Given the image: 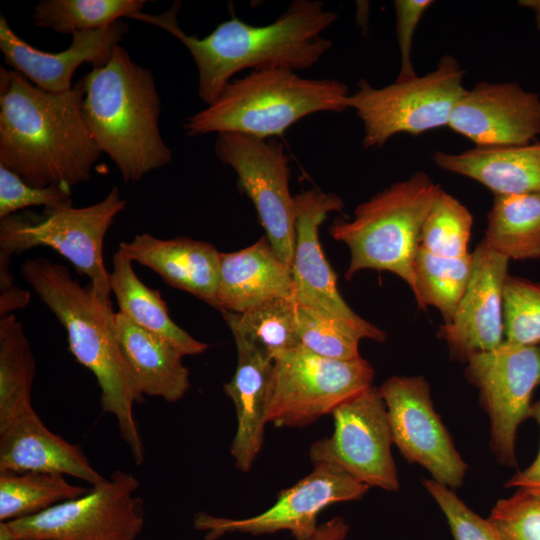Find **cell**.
Instances as JSON below:
<instances>
[{"instance_id":"1","label":"cell","mask_w":540,"mask_h":540,"mask_svg":"<svg viewBox=\"0 0 540 540\" xmlns=\"http://www.w3.org/2000/svg\"><path fill=\"white\" fill-rule=\"evenodd\" d=\"M82 78L62 93L45 91L0 67V166L33 187H72L90 179L99 150L83 113Z\"/></svg>"},{"instance_id":"2","label":"cell","mask_w":540,"mask_h":540,"mask_svg":"<svg viewBox=\"0 0 540 540\" xmlns=\"http://www.w3.org/2000/svg\"><path fill=\"white\" fill-rule=\"evenodd\" d=\"M181 1L161 14L138 12L129 18L162 28L191 53L198 71V96L216 101L231 77L247 68L305 70L319 62L332 47L321 36L338 15L318 0H294L272 23L255 26L232 18L203 38L188 35L178 24Z\"/></svg>"},{"instance_id":"3","label":"cell","mask_w":540,"mask_h":540,"mask_svg":"<svg viewBox=\"0 0 540 540\" xmlns=\"http://www.w3.org/2000/svg\"><path fill=\"white\" fill-rule=\"evenodd\" d=\"M21 275L56 316L67 333L69 351L96 377L102 411L113 415L136 465L144 461V446L134 405L144 396L138 390L113 329L115 312L82 286L69 269L46 258L27 259Z\"/></svg>"},{"instance_id":"4","label":"cell","mask_w":540,"mask_h":540,"mask_svg":"<svg viewBox=\"0 0 540 540\" xmlns=\"http://www.w3.org/2000/svg\"><path fill=\"white\" fill-rule=\"evenodd\" d=\"M82 80L88 128L125 182H137L172 161L159 130L160 98L150 70L117 45L108 63Z\"/></svg>"},{"instance_id":"5","label":"cell","mask_w":540,"mask_h":540,"mask_svg":"<svg viewBox=\"0 0 540 540\" xmlns=\"http://www.w3.org/2000/svg\"><path fill=\"white\" fill-rule=\"evenodd\" d=\"M349 94L336 79L303 78L285 68L256 69L228 82L215 102L186 119L183 129L190 137L223 132L281 137L310 114L344 111Z\"/></svg>"},{"instance_id":"6","label":"cell","mask_w":540,"mask_h":540,"mask_svg":"<svg viewBox=\"0 0 540 540\" xmlns=\"http://www.w3.org/2000/svg\"><path fill=\"white\" fill-rule=\"evenodd\" d=\"M441 190L417 172L359 204L351 220L336 218L329 232L350 251L345 279L364 269L389 271L414 293L413 260L424 221Z\"/></svg>"},{"instance_id":"7","label":"cell","mask_w":540,"mask_h":540,"mask_svg":"<svg viewBox=\"0 0 540 540\" xmlns=\"http://www.w3.org/2000/svg\"><path fill=\"white\" fill-rule=\"evenodd\" d=\"M126 207L118 187L86 207L44 211V217L13 214L0 219V255L14 254L45 246L65 257L77 272L86 275L96 298L112 307L110 272L103 259L105 236L115 217Z\"/></svg>"},{"instance_id":"8","label":"cell","mask_w":540,"mask_h":540,"mask_svg":"<svg viewBox=\"0 0 540 540\" xmlns=\"http://www.w3.org/2000/svg\"><path fill=\"white\" fill-rule=\"evenodd\" d=\"M463 77L458 62L446 55L432 72L396 80L382 88L361 79L346 106L354 109L363 122L364 148L382 147L396 134L418 135L448 125L466 91Z\"/></svg>"},{"instance_id":"9","label":"cell","mask_w":540,"mask_h":540,"mask_svg":"<svg viewBox=\"0 0 540 540\" xmlns=\"http://www.w3.org/2000/svg\"><path fill=\"white\" fill-rule=\"evenodd\" d=\"M374 376V368L361 356L331 359L299 345L273 360L267 423L276 427L310 425L373 386Z\"/></svg>"},{"instance_id":"10","label":"cell","mask_w":540,"mask_h":540,"mask_svg":"<svg viewBox=\"0 0 540 540\" xmlns=\"http://www.w3.org/2000/svg\"><path fill=\"white\" fill-rule=\"evenodd\" d=\"M139 486L134 475L115 470L80 497L0 522V540H137L144 526Z\"/></svg>"},{"instance_id":"11","label":"cell","mask_w":540,"mask_h":540,"mask_svg":"<svg viewBox=\"0 0 540 540\" xmlns=\"http://www.w3.org/2000/svg\"><path fill=\"white\" fill-rule=\"evenodd\" d=\"M215 154L230 166L238 187L252 201L276 255L292 265L296 210L289 190V157L283 144L237 132L217 134Z\"/></svg>"},{"instance_id":"12","label":"cell","mask_w":540,"mask_h":540,"mask_svg":"<svg viewBox=\"0 0 540 540\" xmlns=\"http://www.w3.org/2000/svg\"><path fill=\"white\" fill-rule=\"evenodd\" d=\"M464 373L478 389L481 407L489 416L495 458L501 465L516 466V431L530 417L532 393L540 385V345L504 340L470 356Z\"/></svg>"},{"instance_id":"13","label":"cell","mask_w":540,"mask_h":540,"mask_svg":"<svg viewBox=\"0 0 540 540\" xmlns=\"http://www.w3.org/2000/svg\"><path fill=\"white\" fill-rule=\"evenodd\" d=\"M332 416L333 434L309 449L313 465L330 464L369 487L398 491L393 439L379 387L371 386L345 401Z\"/></svg>"},{"instance_id":"14","label":"cell","mask_w":540,"mask_h":540,"mask_svg":"<svg viewBox=\"0 0 540 540\" xmlns=\"http://www.w3.org/2000/svg\"><path fill=\"white\" fill-rule=\"evenodd\" d=\"M393 444L410 464L451 490L463 485L468 466L436 413L423 376H391L380 387Z\"/></svg>"},{"instance_id":"15","label":"cell","mask_w":540,"mask_h":540,"mask_svg":"<svg viewBox=\"0 0 540 540\" xmlns=\"http://www.w3.org/2000/svg\"><path fill=\"white\" fill-rule=\"evenodd\" d=\"M369 486L330 464H315L313 471L293 486L282 490L267 510L245 519H229L197 513L194 526L205 531L206 540L226 533L254 536L289 531L295 540H311L316 534L319 514L328 506L359 500Z\"/></svg>"},{"instance_id":"16","label":"cell","mask_w":540,"mask_h":540,"mask_svg":"<svg viewBox=\"0 0 540 540\" xmlns=\"http://www.w3.org/2000/svg\"><path fill=\"white\" fill-rule=\"evenodd\" d=\"M294 202L296 235L291 268L296 303L346 322L365 338L384 342L386 333L357 315L341 297L336 274L321 247L319 227L330 212L343 209L342 198L313 188L294 196Z\"/></svg>"},{"instance_id":"17","label":"cell","mask_w":540,"mask_h":540,"mask_svg":"<svg viewBox=\"0 0 540 540\" xmlns=\"http://www.w3.org/2000/svg\"><path fill=\"white\" fill-rule=\"evenodd\" d=\"M476 147L531 143L540 135V97L517 83H477L457 101L448 123Z\"/></svg>"},{"instance_id":"18","label":"cell","mask_w":540,"mask_h":540,"mask_svg":"<svg viewBox=\"0 0 540 540\" xmlns=\"http://www.w3.org/2000/svg\"><path fill=\"white\" fill-rule=\"evenodd\" d=\"M473 270L468 286L451 320L438 328L453 359L466 362L504 341L503 289L509 259L482 241L473 251Z\"/></svg>"},{"instance_id":"19","label":"cell","mask_w":540,"mask_h":540,"mask_svg":"<svg viewBox=\"0 0 540 540\" xmlns=\"http://www.w3.org/2000/svg\"><path fill=\"white\" fill-rule=\"evenodd\" d=\"M128 32V25L118 20L104 28L72 34L69 48L47 52L32 47L10 28L0 15V50L7 65L37 87L52 93L70 90L72 77L83 63L93 68L105 66L113 51Z\"/></svg>"},{"instance_id":"20","label":"cell","mask_w":540,"mask_h":540,"mask_svg":"<svg viewBox=\"0 0 540 540\" xmlns=\"http://www.w3.org/2000/svg\"><path fill=\"white\" fill-rule=\"evenodd\" d=\"M69 475L91 486L104 478L78 445L50 431L33 409L0 425V472Z\"/></svg>"},{"instance_id":"21","label":"cell","mask_w":540,"mask_h":540,"mask_svg":"<svg viewBox=\"0 0 540 540\" xmlns=\"http://www.w3.org/2000/svg\"><path fill=\"white\" fill-rule=\"evenodd\" d=\"M119 248L132 261L157 273L169 286L216 308L221 252L213 244L184 236L159 239L144 233L121 242Z\"/></svg>"},{"instance_id":"22","label":"cell","mask_w":540,"mask_h":540,"mask_svg":"<svg viewBox=\"0 0 540 540\" xmlns=\"http://www.w3.org/2000/svg\"><path fill=\"white\" fill-rule=\"evenodd\" d=\"M231 332L237 366L231 380L224 384V391L234 404L237 429L230 453L236 468L248 472L263 446L273 360L245 335L234 329Z\"/></svg>"},{"instance_id":"23","label":"cell","mask_w":540,"mask_h":540,"mask_svg":"<svg viewBox=\"0 0 540 540\" xmlns=\"http://www.w3.org/2000/svg\"><path fill=\"white\" fill-rule=\"evenodd\" d=\"M294 298L292 268L260 237L242 250L220 254L216 309L243 313L275 298Z\"/></svg>"},{"instance_id":"24","label":"cell","mask_w":540,"mask_h":540,"mask_svg":"<svg viewBox=\"0 0 540 540\" xmlns=\"http://www.w3.org/2000/svg\"><path fill=\"white\" fill-rule=\"evenodd\" d=\"M113 329L133 380L143 396L167 402L182 399L190 388L184 355L171 343L115 312Z\"/></svg>"},{"instance_id":"25","label":"cell","mask_w":540,"mask_h":540,"mask_svg":"<svg viewBox=\"0 0 540 540\" xmlns=\"http://www.w3.org/2000/svg\"><path fill=\"white\" fill-rule=\"evenodd\" d=\"M435 164L471 178L495 196L540 193V143L475 147L459 154L436 152Z\"/></svg>"},{"instance_id":"26","label":"cell","mask_w":540,"mask_h":540,"mask_svg":"<svg viewBox=\"0 0 540 540\" xmlns=\"http://www.w3.org/2000/svg\"><path fill=\"white\" fill-rule=\"evenodd\" d=\"M110 286L119 312L136 325L161 336L184 356L205 352L209 345L193 338L170 317L158 290L146 286L135 273L132 260L121 249L113 255Z\"/></svg>"},{"instance_id":"27","label":"cell","mask_w":540,"mask_h":540,"mask_svg":"<svg viewBox=\"0 0 540 540\" xmlns=\"http://www.w3.org/2000/svg\"><path fill=\"white\" fill-rule=\"evenodd\" d=\"M482 242L509 260L540 258V193L495 196Z\"/></svg>"},{"instance_id":"28","label":"cell","mask_w":540,"mask_h":540,"mask_svg":"<svg viewBox=\"0 0 540 540\" xmlns=\"http://www.w3.org/2000/svg\"><path fill=\"white\" fill-rule=\"evenodd\" d=\"M36 361L14 313L0 317V425L33 410Z\"/></svg>"},{"instance_id":"29","label":"cell","mask_w":540,"mask_h":540,"mask_svg":"<svg viewBox=\"0 0 540 540\" xmlns=\"http://www.w3.org/2000/svg\"><path fill=\"white\" fill-rule=\"evenodd\" d=\"M473 254L445 257L418 246L413 260L414 296L418 307L436 308L448 323L470 281Z\"/></svg>"},{"instance_id":"30","label":"cell","mask_w":540,"mask_h":540,"mask_svg":"<svg viewBox=\"0 0 540 540\" xmlns=\"http://www.w3.org/2000/svg\"><path fill=\"white\" fill-rule=\"evenodd\" d=\"M88 491L59 473L0 472V522L38 514Z\"/></svg>"},{"instance_id":"31","label":"cell","mask_w":540,"mask_h":540,"mask_svg":"<svg viewBox=\"0 0 540 540\" xmlns=\"http://www.w3.org/2000/svg\"><path fill=\"white\" fill-rule=\"evenodd\" d=\"M221 314L230 330L245 335L272 360L300 345L297 303L293 297L271 299L243 313Z\"/></svg>"},{"instance_id":"32","label":"cell","mask_w":540,"mask_h":540,"mask_svg":"<svg viewBox=\"0 0 540 540\" xmlns=\"http://www.w3.org/2000/svg\"><path fill=\"white\" fill-rule=\"evenodd\" d=\"M145 0H41L34 8L37 27L61 34L104 28L141 12Z\"/></svg>"},{"instance_id":"33","label":"cell","mask_w":540,"mask_h":540,"mask_svg":"<svg viewBox=\"0 0 540 540\" xmlns=\"http://www.w3.org/2000/svg\"><path fill=\"white\" fill-rule=\"evenodd\" d=\"M473 217L455 197L441 190L424 221L419 245L445 257L468 253Z\"/></svg>"},{"instance_id":"34","label":"cell","mask_w":540,"mask_h":540,"mask_svg":"<svg viewBox=\"0 0 540 540\" xmlns=\"http://www.w3.org/2000/svg\"><path fill=\"white\" fill-rule=\"evenodd\" d=\"M300 345L331 359L351 360L360 356L361 332L325 312L297 304Z\"/></svg>"},{"instance_id":"35","label":"cell","mask_w":540,"mask_h":540,"mask_svg":"<svg viewBox=\"0 0 540 540\" xmlns=\"http://www.w3.org/2000/svg\"><path fill=\"white\" fill-rule=\"evenodd\" d=\"M504 340L540 345V282L507 276L503 289Z\"/></svg>"},{"instance_id":"36","label":"cell","mask_w":540,"mask_h":540,"mask_svg":"<svg viewBox=\"0 0 540 540\" xmlns=\"http://www.w3.org/2000/svg\"><path fill=\"white\" fill-rule=\"evenodd\" d=\"M502 540H540V488H518L487 518Z\"/></svg>"},{"instance_id":"37","label":"cell","mask_w":540,"mask_h":540,"mask_svg":"<svg viewBox=\"0 0 540 540\" xmlns=\"http://www.w3.org/2000/svg\"><path fill=\"white\" fill-rule=\"evenodd\" d=\"M71 187L53 184L33 187L7 168L0 166V219L31 206H44L46 211L72 205Z\"/></svg>"},{"instance_id":"38","label":"cell","mask_w":540,"mask_h":540,"mask_svg":"<svg viewBox=\"0 0 540 540\" xmlns=\"http://www.w3.org/2000/svg\"><path fill=\"white\" fill-rule=\"evenodd\" d=\"M421 482L443 512L454 540H502L488 519L471 510L453 490L433 479Z\"/></svg>"},{"instance_id":"39","label":"cell","mask_w":540,"mask_h":540,"mask_svg":"<svg viewBox=\"0 0 540 540\" xmlns=\"http://www.w3.org/2000/svg\"><path fill=\"white\" fill-rule=\"evenodd\" d=\"M430 0H396V36L400 51V71L396 80L416 76L411 62L413 36L424 12L432 5Z\"/></svg>"},{"instance_id":"40","label":"cell","mask_w":540,"mask_h":540,"mask_svg":"<svg viewBox=\"0 0 540 540\" xmlns=\"http://www.w3.org/2000/svg\"><path fill=\"white\" fill-rule=\"evenodd\" d=\"M10 259L0 255V317L26 307L30 301L29 292L14 283L9 270Z\"/></svg>"},{"instance_id":"41","label":"cell","mask_w":540,"mask_h":540,"mask_svg":"<svg viewBox=\"0 0 540 540\" xmlns=\"http://www.w3.org/2000/svg\"><path fill=\"white\" fill-rule=\"evenodd\" d=\"M530 417L540 426V400L531 405ZM505 487L540 488V449L533 463L508 479Z\"/></svg>"},{"instance_id":"42","label":"cell","mask_w":540,"mask_h":540,"mask_svg":"<svg viewBox=\"0 0 540 540\" xmlns=\"http://www.w3.org/2000/svg\"><path fill=\"white\" fill-rule=\"evenodd\" d=\"M349 525L343 517L336 516L319 525L311 540H345Z\"/></svg>"},{"instance_id":"43","label":"cell","mask_w":540,"mask_h":540,"mask_svg":"<svg viewBox=\"0 0 540 540\" xmlns=\"http://www.w3.org/2000/svg\"><path fill=\"white\" fill-rule=\"evenodd\" d=\"M519 5L527 7L533 11L537 29L540 30V0H523L519 1Z\"/></svg>"}]
</instances>
